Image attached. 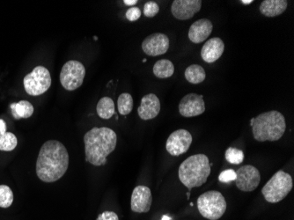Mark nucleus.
Listing matches in <instances>:
<instances>
[{
	"label": "nucleus",
	"instance_id": "f257e3e1",
	"mask_svg": "<svg viewBox=\"0 0 294 220\" xmlns=\"http://www.w3.org/2000/svg\"><path fill=\"white\" fill-rule=\"evenodd\" d=\"M69 166V153L57 140L44 143L36 161L38 178L44 183H55L64 175Z\"/></svg>",
	"mask_w": 294,
	"mask_h": 220
},
{
	"label": "nucleus",
	"instance_id": "f03ea898",
	"mask_svg": "<svg viewBox=\"0 0 294 220\" xmlns=\"http://www.w3.org/2000/svg\"><path fill=\"white\" fill-rule=\"evenodd\" d=\"M84 143L86 160L95 166H103L107 157L115 151L117 136L107 127H95L85 134Z\"/></svg>",
	"mask_w": 294,
	"mask_h": 220
},
{
	"label": "nucleus",
	"instance_id": "7ed1b4c3",
	"mask_svg": "<svg viewBox=\"0 0 294 220\" xmlns=\"http://www.w3.org/2000/svg\"><path fill=\"white\" fill-rule=\"evenodd\" d=\"M254 139L259 142L277 141L284 136L286 129V122L280 112H265L251 119Z\"/></svg>",
	"mask_w": 294,
	"mask_h": 220
},
{
	"label": "nucleus",
	"instance_id": "20e7f679",
	"mask_svg": "<svg viewBox=\"0 0 294 220\" xmlns=\"http://www.w3.org/2000/svg\"><path fill=\"white\" fill-rule=\"evenodd\" d=\"M211 173L209 159L204 154H196L185 159L179 167V179L189 191L206 183Z\"/></svg>",
	"mask_w": 294,
	"mask_h": 220
},
{
	"label": "nucleus",
	"instance_id": "39448f33",
	"mask_svg": "<svg viewBox=\"0 0 294 220\" xmlns=\"http://www.w3.org/2000/svg\"><path fill=\"white\" fill-rule=\"evenodd\" d=\"M293 186L292 178L284 171L275 173L262 190L264 199L268 203H277L287 197Z\"/></svg>",
	"mask_w": 294,
	"mask_h": 220
},
{
	"label": "nucleus",
	"instance_id": "423d86ee",
	"mask_svg": "<svg viewBox=\"0 0 294 220\" xmlns=\"http://www.w3.org/2000/svg\"><path fill=\"white\" fill-rule=\"evenodd\" d=\"M197 209L200 214L207 219L218 220L226 212L227 202L219 191H207L198 197Z\"/></svg>",
	"mask_w": 294,
	"mask_h": 220
},
{
	"label": "nucleus",
	"instance_id": "0eeeda50",
	"mask_svg": "<svg viewBox=\"0 0 294 220\" xmlns=\"http://www.w3.org/2000/svg\"><path fill=\"white\" fill-rule=\"evenodd\" d=\"M23 84L28 95L32 96L43 95L51 87V73L47 68L36 66L24 78Z\"/></svg>",
	"mask_w": 294,
	"mask_h": 220
},
{
	"label": "nucleus",
	"instance_id": "6e6552de",
	"mask_svg": "<svg viewBox=\"0 0 294 220\" xmlns=\"http://www.w3.org/2000/svg\"><path fill=\"white\" fill-rule=\"evenodd\" d=\"M86 76V69L80 62L76 60L68 61L62 68L60 82L64 89L74 91L81 86Z\"/></svg>",
	"mask_w": 294,
	"mask_h": 220
},
{
	"label": "nucleus",
	"instance_id": "1a4fd4ad",
	"mask_svg": "<svg viewBox=\"0 0 294 220\" xmlns=\"http://www.w3.org/2000/svg\"><path fill=\"white\" fill-rule=\"evenodd\" d=\"M261 182L260 172L257 167L247 165L237 170L235 184L243 192H251L259 186Z\"/></svg>",
	"mask_w": 294,
	"mask_h": 220
},
{
	"label": "nucleus",
	"instance_id": "9d476101",
	"mask_svg": "<svg viewBox=\"0 0 294 220\" xmlns=\"http://www.w3.org/2000/svg\"><path fill=\"white\" fill-rule=\"evenodd\" d=\"M192 144V136L186 129H177L169 136L166 140V148L170 155H182L189 151Z\"/></svg>",
	"mask_w": 294,
	"mask_h": 220
},
{
	"label": "nucleus",
	"instance_id": "9b49d317",
	"mask_svg": "<svg viewBox=\"0 0 294 220\" xmlns=\"http://www.w3.org/2000/svg\"><path fill=\"white\" fill-rule=\"evenodd\" d=\"M205 111V103L203 95L189 94L180 102L179 112L184 117H194Z\"/></svg>",
	"mask_w": 294,
	"mask_h": 220
},
{
	"label": "nucleus",
	"instance_id": "f8f14e48",
	"mask_svg": "<svg viewBox=\"0 0 294 220\" xmlns=\"http://www.w3.org/2000/svg\"><path fill=\"white\" fill-rule=\"evenodd\" d=\"M144 52L151 57L165 54L169 49V38L166 34L155 33L151 34L142 42Z\"/></svg>",
	"mask_w": 294,
	"mask_h": 220
},
{
	"label": "nucleus",
	"instance_id": "ddd939ff",
	"mask_svg": "<svg viewBox=\"0 0 294 220\" xmlns=\"http://www.w3.org/2000/svg\"><path fill=\"white\" fill-rule=\"evenodd\" d=\"M201 7V0H175L171 7V12L174 17L181 21H186L197 14Z\"/></svg>",
	"mask_w": 294,
	"mask_h": 220
},
{
	"label": "nucleus",
	"instance_id": "4468645a",
	"mask_svg": "<svg viewBox=\"0 0 294 220\" xmlns=\"http://www.w3.org/2000/svg\"><path fill=\"white\" fill-rule=\"evenodd\" d=\"M151 190L146 186H137L133 190L131 201L132 211L136 213H146L152 206Z\"/></svg>",
	"mask_w": 294,
	"mask_h": 220
},
{
	"label": "nucleus",
	"instance_id": "2eb2a0df",
	"mask_svg": "<svg viewBox=\"0 0 294 220\" xmlns=\"http://www.w3.org/2000/svg\"><path fill=\"white\" fill-rule=\"evenodd\" d=\"M160 111V102L159 98L153 94H149L143 97L141 104L138 109L139 117L147 121L155 118Z\"/></svg>",
	"mask_w": 294,
	"mask_h": 220
},
{
	"label": "nucleus",
	"instance_id": "dca6fc26",
	"mask_svg": "<svg viewBox=\"0 0 294 220\" xmlns=\"http://www.w3.org/2000/svg\"><path fill=\"white\" fill-rule=\"evenodd\" d=\"M213 29V23L208 19L198 20L189 27V40L193 43H201L210 36Z\"/></svg>",
	"mask_w": 294,
	"mask_h": 220
},
{
	"label": "nucleus",
	"instance_id": "f3484780",
	"mask_svg": "<svg viewBox=\"0 0 294 220\" xmlns=\"http://www.w3.org/2000/svg\"><path fill=\"white\" fill-rule=\"evenodd\" d=\"M224 51H225L224 41L219 37L212 38L208 40L202 48L201 57L203 58V61L206 62L208 64H212L221 58Z\"/></svg>",
	"mask_w": 294,
	"mask_h": 220
},
{
	"label": "nucleus",
	"instance_id": "a211bd4d",
	"mask_svg": "<svg viewBox=\"0 0 294 220\" xmlns=\"http://www.w3.org/2000/svg\"><path fill=\"white\" fill-rule=\"evenodd\" d=\"M286 0H264L260 6L261 14L265 17H277L287 8Z\"/></svg>",
	"mask_w": 294,
	"mask_h": 220
},
{
	"label": "nucleus",
	"instance_id": "6ab92c4d",
	"mask_svg": "<svg viewBox=\"0 0 294 220\" xmlns=\"http://www.w3.org/2000/svg\"><path fill=\"white\" fill-rule=\"evenodd\" d=\"M11 109L14 118H29L34 113V107L27 101H21L18 103L11 104Z\"/></svg>",
	"mask_w": 294,
	"mask_h": 220
},
{
	"label": "nucleus",
	"instance_id": "aec40b11",
	"mask_svg": "<svg viewBox=\"0 0 294 220\" xmlns=\"http://www.w3.org/2000/svg\"><path fill=\"white\" fill-rule=\"evenodd\" d=\"M175 72V66L171 61L167 59H162L156 62L153 66V73L157 78H167L173 76Z\"/></svg>",
	"mask_w": 294,
	"mask_h": 220
},
{
	"label": "nucleus",
	"instance_id": "412c9836",
	"mask_svg": "<svg viewBox=\"0 0 294 220\" xmlns=\"http://www.w3.org/2000/svg\"><path fill=\"white\" fill-rule=\"evenodd\" d=\"M185 78L187 80L196 85V84H200L206 78V74L205 71L202 66L198 65H192L187 68L185 71Z\"/></svg>",
	"mask_w": 294,
	"mask_h": 220
},
{
	"label": "nucleus",
	"instance_id": "4be33fe9",
	"mask_svg": "<svg viewBox=\"0 0 294 220\" xmlns=\"http://www.w3.org/2000/svg\"><path fill=\"white\" fill-rule=\"evenodd\" d=\"M97 114L102 119L111 118L115 114V104L111 98L103 97L99 101L97 104Z\"/></svg>",
	"mask_w": 294,
	"mask_h": 220
},
{
	"label": "nucleus",
	"instance_id": "5701e85b",
	"mask_svg": "<svg viewBox=\"0 0 294 220\" xmlns=\"http://www.w3.org/2000/svg\"><path fill=\"white\" fill-rule=\"evenodd\" d=\"M18 140L16 136L12 132H6L0 135V151L11 152L17 146Z\"/></svg>",
	"mask_w": 294,
	"mask_h": 220
},
{
	"label": "nucleus",
	"instance_id": "b1692460",
	"mask_svg": "<svg viewBox=\"0 0 294 220\" xmlns=\"http://www.w3.org/2000/svg\"><path fill=\"white\" fill-rule=\"evenodd\" d=\"M118 111L122 115H127L132 111L133 109V98L132 95L127 93H123L118 97Z\"/></svg>",
	"mask_w": 294,
	"mask_h": 220
},
{
	"label": "nucleus",
	"instance_id": "393cba45",
	"mask_svg": "<svg viewBox=\"0 0 294 220\" xmlns=\"http://www.w3.org/2000/svg\"><path fill=\"white\" fill-rule=\"evenodd\" d=\"M14 202V193L7 185H0V207L8 208Z\"/></svg>",
	"mask_w": 294,
	"mask_h": 220
},
{
	"label": "nucleus",
	"instance_id": "a878e982",
	"mask_svg": "<svg viewBox=\"0 0 294 220\" xmlns=\"http://www.w3.org/2000/svg\"><path fill=\"white\" fill-rule=\"evenodd\" d=\"M225 157L228 162L233 164V165H239L240 163L243 162L244 153L241 150L229 147L226 151Z\"/></svg>",
	"mask_w": 294,
	"mask_h": 220
},
{
	"label": "nucleus",
	"instance_id": "bb28decb",
	"mask_svg": "<svg viewBox=\"0 0 294 220\" xmlns=\"http://www.w3.org/2000/svg\"><path fill=\"white\" fill-rule=\"evenodd\" d=\"M159 12V6H158V4L155 3V2L150 1V2L146 3L145 7H144V14H145V16H146V17H154L155 15L158 14Z\"/></svg>",
	"mask_w": 294,
	"mask_h": 220
},
{
	"label": "nucleus",
	"instance_id": "cd10ccee",
	"mask_svg": "<svg viewBox=\"0 0 294 220\" xmlns=\"http://www.w3.org/2000/svg\"><path fill=\"white\" fill-rule=\"evenodd\" d=\"M235 179H236V172L233 169L225 170L223 172H221L219 176L220 182L224 183H230L232 181H235Z\"/></svg>",
	"mask_w": 294,
	"mask_h": 220
},
{
	"label": "nucleus",
	"instance_id": "c85d7f7f",
	"mask_svg": "<svg viewBox=\"0 0 294 220\" xmlns=\"http://www.w3.org/2000/svg\"><path fill=\"white\" fill-rule=\"evenodd\" d=\"M141 17V11L138 7H132L126 12V18L130 21H136Z\"/></svg>",
	"mask_w": 294,
	"mask_h": 220
},
{
	"label": "nucleus",
	"instance_id": "c756f323",
	"mask_svg": "<svg viewBox=\"0 0 294 220\" xmlns=\"http://www.w3.org/2000/svg\"><path fill=\"white\" fill-rule=\"evenodd\" d=\"M97 220H119V217L113 211H105L97 217Z\"/></svg>",
	"mask_w": 294,
	"mask_h": 220
},
{
	"label": "nucleus",
	"instance_id": "7c9ffc66",
	"mask_svg": "<svg viewBox=\"0 0 294 220\" xmlns=\"http://www.w3.org/2000/svg\"><path fill=\"white\" fill-rule=\"evenodd\" d=\"M7 132V124L3 119H0V135L5 134Z\"/></svg>",
	"mask_w": 294,
	"mask_h": 220
},
{
	"label": "nucleus",
	"instance_id": "2f4dec72",
	"mask_svg": "<svg viewBox=\"0 0 294 220\" xmlns=\"http://www.w3.org/2000/svg\"><path fill=\"white\" fill-rule=\"evenodd\" d=\"M123 3L125 4L126 6H134L138 3V0H124Z\"/></svg>",
	"mask_w": 294,
	"mask_h": 220
},
{
	"label": "nucleus",
	"instance_id": "473e14b6",
	"mask_svg": "<svg viewBox=\"0 0 294 220\" xmlns=\"http://www.w3.org/2000/svg\"><path fill=\"white\" fill-rule=\"evenodd\" d=\"M240 3L244 4V5H249V4L253 3V0H241Z\"/></svg>",
	"mask_w": 294,
	"mask_h": 220
},
{
	"label": "nucleus",
	"instance_id": "72a5a7b5",
	"mask_svg": "<svg viewBox=\"0 0 294 220\" xmlns=\"http://www.w3.org/2000/svg\"><path fill=\"white\" fill-rule=\"evenodd\" d=\"M161 220H171V217H169V216H166V215H164L163 216Z\"/></svg>",
	"mask_w": 294,
	"mask_h": 220
}]
</instances>
